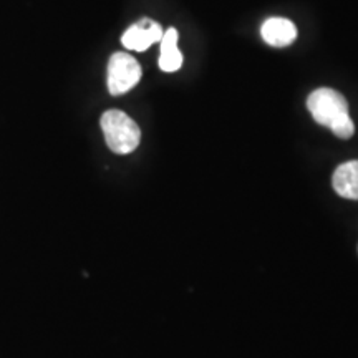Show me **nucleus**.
<instances>
[{
  "mask_svg": "<svg viewBox=\"0 0 358 358\" xmlns=\"http://www.w3.org/2000/svg\"><path fill=\"white\" fill-rule=\"evenodd\" d=\"M178 30L168 29L161 38L159 69L163 71H176L182 65V53L178 50Z\"/></svg>",
  "mask_w": 358,
  "mask_h": 358,
  "instance_id": "obj_7",
  "label": "nucleus"
},
{
  "mask_svg": "<svg viewBox=\"0 0 358 358\" xmlns=\"http://www.w3.org/2000/svg\"><path fill=\"white\" fill-rule=\"evenodd\" d=\"M332 185L338 196L358 201V159L340 164L334 173Z\"/></svg>",
  "mask_w": 358,
  "mask_h": 358,
  "instance_id": "obj_6",
  "label": "nucleus"
},
{
  "mask_svg": "<svg viewBox=\"0 0 358 358\" xmlns=\"http://www.w3.org/2000/svg\"><path fill=\"white\" fill-rule=\"evenodd\" d=\"M141 80V66L129 53H113L108 62V90L113 96L124 95Z\"/></svg>",
  "mask_w": 358,
  "mask_h": 358,
  "instance_id": "obj_3",
  "label": "nucleus"
},
{
  "mask_svg": "<svg viewBox=\"0 0 358 358\" xmlns=\"http://www.w3.org/2000/svg\"><path fill=\"white\" fill-rule=\"evenodd\" d=\"M101 129L105 134L106 145L116 155L133 153L140 145V127L123 111L110 110L103 113Z\"/></svg>",
  "mask_w": 358,
  "mask_h": 358,
  "instance_id": "obj_2",
  "label": "nucleus"
},
{
  "mask_svg": "<svg viewBox=\"0 0 358 358\" xmlns=\"http://www.w3.org/2000/svg\"><path fill=\"white\" fill-rule=\"evenodd\" d=\"M161 38H163V30H161L159 24L150 19H143L138 24L129 27L123 34L122 43L128 50L145 52L153 43L161 42Z\"/></svg>",
  "mask_w": 358,
  "mask_h": 358,
  "instance_id": "obj_4",
  "label": "nucleus"
},
{
  "mask_svg": "<svg viewBox=\"0 0 358 358\" xmlns=\"http://www.w3.org/2000/svg\"><path fill=\"white\" fill-rule=\"evenodd\" d=\"M261 34L264 42L277 48L289 47L297 38V29H295V25L290 20L280 19V17H274V19L264 22Z\"/></svg>",
  "mask_w": 358,
  "mask_h": 358,
  "instance_id": "obj_5",
  "label": "nucleus"
},
{
  "mask_svg": "<svg viewBox=\"0 0 358 358\" xmlns=\"http://www.w3.org/2000/svg\"><path fill=\"white\" fill-rule=\"evenodd\" d=\"M307 108L317 123L332 129L340 140H350L355 133V124L348 113V103L337 90L319 88L312 92L307 98Z\"/></svg>",
  "mask_w": 358,
  "mask_h": 358,
  "instance_id": "obj_1",
  "label": "nucleus"
}]
</instances>
